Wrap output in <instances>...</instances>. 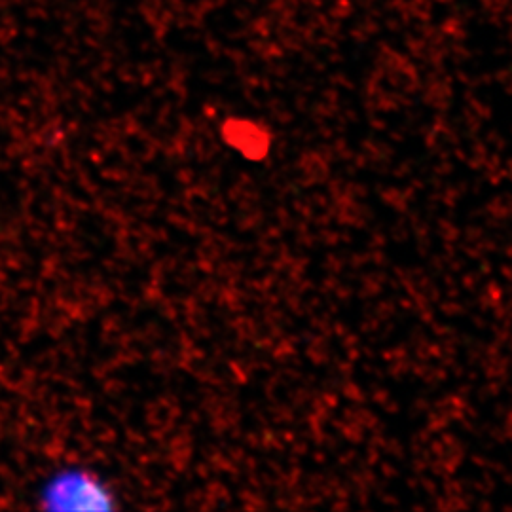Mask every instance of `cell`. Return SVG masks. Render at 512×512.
<instances>
[{
  "instance_id": "obj_1",
  "label": "cell",
  "mask_w": 512,
  "mask_h": 512,
  "mask_svg": "<svg viewBox=\"0 0 512 512\" xmlns=\"http://www.w3.org/2000/svg\"><path fill=\"white\" fill-rule=\"evenodd\" d=\"M50 509H110V494L86 471H65L50 480L46 492Z\"/></svg>"
}]
</instances>
